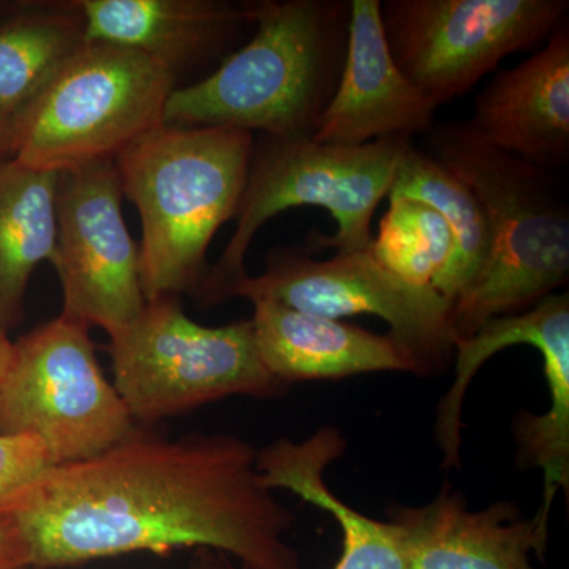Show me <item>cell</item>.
<instances>
[{
	"mask_svg": "<svg viewBox=\"0 0 569 569\" xmlns=\"http://www.w3.org/2000/svg\"><path fill=\"white\" fill-rule=\"evenodd\" d=\"M51 467L50 452L36 437L0 433V512Z\"/></svg>",
	"mask_w": 569,
	"mask_h": 569,
	"instance_id": "603a6c76",
	"label": "cell"
},
{
	"mask_svg": "<svg viewBox=\"0 0 569 569\" xmlns=\"http://www.w3.org/2000/svg\"><path fill=\"white\" fill-rule=\"evenodd\" d=\"M347 441L323 426L302 441L279 438L258 451L257 468L269 490H290L331 512L342 530V556L335 569H408L402 533L395 522L367 518L329 489L326 470L346 455Z\"/></svg>",
	"mask_w": 569,
	"mask_h": 569,
	"instance_id": "e0dca14e",
	"label": "cell"
},
{
	"mask_svg": "<svg viewBox=\"0 0 569 569\" xmlns=\"http://www.w3.org/2000/svg\"><path fill=\"white\" fill-rule=\"evenodd\" d=\"M11 358H13V343L7 339V335L0 332V381L9 369Z\"/></svg>",
	"mask_w": 569,
	"mask_h": 569,
	"instance_id": "4316f807",
	"label": "cell"
},
{
	"mask_svg": "<svg viewBox=\"0 0 569 569\" xmlns=\"http://www.w3.org/2000/svg\"><path fill=\"white\" fill-rule=\"evenodd\" d=\"M257 455L230 433L170 438L137 425L97 458L44 471L6 515L32 569L178 549L231 556L242 569H302L284 539L293 511L264 488Z\"/></svg>",
	"mask_w": 569,
	"mask_h": 569,
	"instance_id": "6da1fadb",
	"label": "cell"
},
{
	"mask_svg": "<svg viewBox=\"0 0 569 569\" xmlns=\"http://www.w3.org/2000/svg\"><path fill=\"white\" fill-rule=\"evenodd\" d=\"M0 569H32L24 539L6 512H0Z\"/></svg>",
	"mask_w": 569,
	"mask_h": 569,
	"instance_id": "cb8c5ba5",
	"label": "cell"
},
{
	"mask_svg": "<svg viewBox=\"0 0 569 569\" xmlns=\"http://www.w3.org/2000/svg\"><path fill=\"white\" fill-rule=\"evenodd\" d=\"M122 186L114 160L58 173L56 257L62 287L61 317L108 336L146 306L140 246L122 216Z\"/></svg>",
	"mask_w": 569,
	"mask_h": 569,
	"instance_id": "8fae6325",
	"label": "cell"
},
{
	"mask_svg": "<svg viewBox=\"0 0 569 569\" xmlns=\"http://www.w3.org/2000/svg\"><path fill=\"white\" fill-rule=\"evenodd\" d=\"M511 501L470 511L448 488L425 507H397L408 569H537L530 553L545 556L548 539L535 519H520Z\"/></svg>",
	"mask_w": 569,
	"mask_h": 569,
	"instance_id": "9a60e30c",
	"label": "cell"
},
{
	"mask_svg": "<svg viewBox=\"0 0 569 569\" xmlns=\"http://www.w3.org/2000/svg\"><path fill=\"white\" fill-rule=\"evenodd\" d=\"M84 43L77 2L28 3L0 21V114L18 118Z\"/></svg>",
	"mask_w": 569,
	"mask_h": 569,
	"instance_id": "44dd1931",
	"label": "cell"
},
{
	"mask_svg": "<svg viewBox=\"0 0 569 569\" xmlns=\"http://www.w3.org/2000/svg\"><path fill=\"white\" fill-rule=\"evenodd\" d=\"M89 331L61 316L39 326L13 343L0 381V433L36 437L54 467L97 458L137 426Z\"/></svg>",
	"mask_w": 569,
	"mask_h": 569,
	"instance_id": "ba28073f",
	"label": "cell"
},
{
	"mask_svg": "<svg viewBox=\"0 0 569 569\" xmlns=\"http://www.w3.org/2000/svg\"><path fill=\"white\" fill-rule=\"evenodd\" d=\"M116 391L140 426L231 396L272 399L284 387L261 361L250 320L194 323L174 296L152 299L110 336Z\"/></svg>",
	"mask_w": 569,
	"mask_h": 569,
	"instance_id": "52a82bcc",
	"label": "cell"
},
{
	"mask_svg": "<svg viewBox=\"0 0 569 569\" xmlns=\"http://www.w3.org/2000/svg\"><path fill=\"white\" fill-rule=\"evenodd\" d=\"M11 132H13V119L0 114V162L11 159Z\"/></svg>",
	"mask_w": 569,
	"mask_h": 569,
	"instance_id": "484cf974",
	"label": "cell"
},
{
	"mask_svg": "<svg viewBox=\"0 0 569 569\" xmlns=\"http://www.w3.org/2000/svg\"><path fill=\"white\" fill-rule=\"evenodd\" d=\"M568 10V0H383L380 17L396 66L440 108L548 40Z\"/></svg>",
	"mask_w": 569,
	"mask_h": 569,
	"instance_id": "9c48e42d",
	"label": "cell"
},
{
	"mask_svg": "<svg viewBox=\"0 0 569 569\" xmlns=\"http://www.w3.org/2000/svg\"><path fill=\"white\" fill-rule=\"evenodd\" d=\"M526 346L542 358L550 392L545 415L520 411L512 433L518 460L526 468H539L545 477L541 507L533 516L541 537L549 539L550 508L557 492L569 493V298L550 295L531 307Z\"/></svg>",
	"mask_w": 569,
	"mask_h": 569,
	"instance_id": "ac0fdd59",
	"label": "cell"
},
{
	"mask_svg": "<svg viewBox=\"0 0 569 569\" xmlns=\"http://www.w3.org/2000/svg\"><path fill=\"white\" fill-rule=\"evenodd\" d=\"M189 569H233L224 559V556L212 552V550H194L192 561H190Z\"/></svg>",
	"mask_w": 569,
	"mask_h": 569,
	"instance_id": "d4e9b609",
	"label": "cell"
},
{
	"mask_svg": "<svg viewBox=\"0 0 569 569\" xmlns=\"http://www.w3.org/2000/svg\"><path fill=\"white\" fill-rule=\"evenodd\" d=\"M252 20L244 47L171 92L164 126L316 137L346 62L350 0H257Z\"/></svg>",
	"mask_w": 569,
	"mask_h": 569,
	"instance_id": "7a4b0ae2",
	"label": "cell"
},
{
	"mask_svg": "<svg viewBox=\"0 0 569 569\" xmlns=\"http://www.w3.org/2000/svg\"><path fill=\"white\" fill-rule=\"evenodd\" d=\"M388 198H410L429 204L451 228V258L432 288L452 306L492 258L493 231L485 206L462 179L417 146L397 168Z\"/></svg>",
	"mask_w": 569,
	"mask_h": 569,
	"instance_id": "ffe728a7",
	"label": "cell"
},
{
	"mask_svg": "<svg viewBox=\"0 0 569 569\" xmlns=\"http://www.w3.org/2000/svg\"><path fill=\"white\" fill-rule=\"evenodd\" d=\"M413 146V138L407 137L329 146L313 138L279 140L260 134L253 141L234 233L219 261L209 266L198 296L208 305L230 299L236 284L247 277V252L258 230L277 213L299 206L326 209L337 223L332 236H309L306 252L369 249L373 213L388 197L397 168Z\"/></svg>",
	"mask_w": 569,
	"mask_h": 569,
	"instance_id": "5b68a950",
	"label": "cell"
},
{
	"mask_svg": "<svg viewBox=\"0 0 569 569\" xmlns=\"http://www.w3.org/2000/svg\"><path fill=\"white\" fill-rule=\"evenodd\" d=\"M231 298L280 302L332 320L376 316L413 365L415 376H436L455 356L451 305L433 290L400 279L369 249L316 260L309 252L272 253L266 271L247 276Z\"/></svg>",
	"mask_w": 569,
	"mask_h": 569,
	"instance_id": "30bf717a",
	"label": "cell"
},
{
	"mask_svg": "<svg viewBox=\"0 0 569 569\" xmlns=\"http://www.w3.org/2000/svg\"><path fill=\"white\" fill-rule=\"evenodd\" d=\"M174 81L140 51L86 41L13 119L11 159L54 173L116 160L163 126Z\"/></svg>",
	"mask_w": 569,
	"mask_h": 569,
	"instance_id": "8992f818",
	"label": "cell"
},
{
	"mask_svg": "<svg viewBox=\"0 0 569 569\" xmlns=\"http://www.w3.org/2000/svg\"><path fill=\"white\" fill-rule=\"evenodd\" d=\"M467 126L498 151L546 171L569 159V28L561 21L548 43L497 73L478 93Z\"/></svg>",
	"mask_w": 569,
	"mask_h": 569,
	"instance_id": "4fadbf2b",
	"label": "cell"
},
{
	"mask_svg": "<svg viewBox=\"0 0 569 569\" xmlns=\"http://www.w3.org/2000/svg\"><path fill=\"white\" fill-rule=\"evenodd\" d=\"M86 41L132 48L176 73L227 59L253 28L252 2L230 0H77Z\"/></svg>",
	"mask_w": 569,
	"mask_h": 569,
	"instance_id": "5bb4252c",
	"label": "cell"
},
{
	"mask_svg": "<svg viewBox=\"0 0 569 569\" xmlns=\"http://www.w3.org/2000/svg\"><path fill=\"white\" fill-rule=\"evenodd\" d=\"M254 342L266 369L282 381L342 380L376 372H410L413 365L389 335L280 302L253 301Z\"/></svg>",
	"mask_w": 569,
	"mask_h": 569,
	"instance_id": "2e32d148",
	"label": "cell"
},
{
	"mask_svg": "<svg viewBox=\"0 0 569 569\" xmlns=\"http://www.w3.org/2000/svg\"><path fill=\"white\" fill-rule=\"evenodd\" d=\"M58 173L0 162V332L24 316V299L37 266L54 263Z\"/></svg>",
	"mask_w": 569,
	"mask_h": 569,
	"instance_id": "d6986e66",
	"label": "cell"
},
{
	"mask_svg": "<svg viewBox=\"0 0 569 569\" xmlns=\"http://www.w3.org/2000/svg\"><path fill=\"white\" fill-rule=\"evenodd\" d=\"M381 0H350V39L339 84L313 141L362 146L429 133L438 107L396 66L385 39Z\"/></svg>",
	"mask_w": 569,
	"mask_h": 569,
	"instance_id": "7c38bea8",
	"label": "cell"
},
{
	"mask_svg": "<svg viewBox=\"0 0 569 569\" xmlns=\"http://www.w3.org/2000/svg\"><path fill=\"white\" fill-rule=\"evenodd\" d=\"M253 141L242 130L163 123L116 157L123 197L140 213L146 301L198 295L213 236L241 203Z\"/></svg>",
	"mask_w": 569,
	"mask_h": 569,
	"instance_id": "3957f363",
	"label": "cell"
},
{
	"mask_svg": "<svg viewBox=\"0 0 569 569\" xmlns=\"http://www.w3.org/2000/svg\"><path fill=\"white\" fill-rule=\"evenodd\" d=\"M427 134V152L473 190L493 231L489 264L451 306L455 340L467 339L489 320L529 310L567 284L569 211L550 171L498 151L467 122L436 126Z\"/></svg>",
	"mask_w": 569,
	"mask_h": 569,
	"instance_id": "277c9868",
	"label": "cell"
},
{
	"mask_svg": "<svg viewBox=\"0 0 569 569\" xmlns=\"http://www.w3.org/2000/svg\"><path fill=\"white\" fill-rule=\"evenodd\" d=\"M388 200V211L378 224L369 252L400 279L432 287L451 258V228L429 204L410 198Z\"/></svg>",
	"mask_w": 569,
	"mask_h": 569,
	"instance_id": "7402d4cb",
	"label": "cell"
}]
</instances>
